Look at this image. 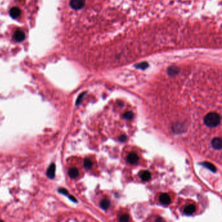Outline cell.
<instances>
[{
	"label": "cell",
	"instance_id": "cell-4",
	"mask_svg": "<svg viewBox=\"0 0 222 222\" xmlns=\"http://www.w3.org/2000/svg\"><path fill=\"white\" fill-rule=\"evenodd\" d=\"M14 39L16 42H22L23 41L25 38V35L24 32L21 30H17L16 32L14 33Z\"/></svg>",
	"mask_w": 222,
	"mask_h": 222
},
{
	"label": "cell",
	"instance_id": "cell-2",
	"mask_svg": "<svg viewBox=\"0 0 222 222\" xmlns=\"http://www.w3.org/2000/svg\"><path fill=\"white\" fill-rule=\"evenodd\" d=\"M85 4V0H70V7L75 10H79L83 8Z\"/></svg>",
	"mask_w": 222,
	"mask_h": 222
},
{
	"label": "cell",
	"instance_id": "cell-9",
	"mask_svg": "<svg viewBox=\"0 0 222 222\" xmlns=\"http://www.w3.org/2000/svg\"><path fill=\"white\" fill-rule=\"evenodd\" d=\"M195 207L193 205V204H190V205H188L187 207H185V209L184 210V212L185 214H186L188 216L192 215L195 212Z\"/></svg>",
	"mask_w": 222,
	"mask_h": 222
},
{
	"label": "cell",
	"instance_id": "cell-12",
	"mask_svg": "<svg viewBox=\"0 0 222 222\" xmlns=\"http://www.w3.org/2000/svg\"><path fill=\"white\" fill-rule=\"evenodd\" d=\"M110 204L111 203L109 200H107V199H104V200H102L100 202V207L102 209L106 210L110 207Z\"/></svg>",
	"mask_w": 222,
	"mask_h": 222
},
{
	"label": "cell",
	"instance_id": "cell-18",
	"mask_svg": "<svg viewBox=\"0 0 222 222\" xmlns=\"http://www.w3.org/2000/svg\"><path fill=\"white\" fill-rule=\"evenodd\" d=\"M123 117L125 119H127V120H131V119L133 118V114L132 112H126V113H124Z\"/></svg>",
	"mask_w": 222,
	"mask_h": 222
},
{
	"label": "cell",
	"instance_id": "cell-6",
	"mask_svg": "<svg viewBox=\"0 0 222 222\" xmlns=\"http://www.w3.org/2000/svg\"><path fill=\"white\" fill-rule=\"evenodd\" d=\"M139 158L138 155L134 152L130 153L127 156V161L131 164H135L138 162Z\"/></svg>",
	"mask_w": 222,
	"mask_h": 222
},
{
	"label": "cell",
	"instance_id": "cell-10",
	"mask_svg": "<svg viewBox=\"0 0 222 222\" xmlns=\"http://www.w3.org/2000/svg\"><path fill=\"white\" fill-rule=\"evenodd\" d=\"M69 175L70 178H76L79 175V171L76 167H72L69 171Z\"/></svg>",
	"mask_w": 222,
	"mask_h": 222
},
{
	"label": "cell",
	"instance_id": "cell-1",
	"mask_svg": "<svg viewBox=\"0 0 222 222\" xmlns=\"http://www.w3.org/2000/svg\"><path fill=\"white\" fill-rule=\"evenodd\" d=\"M204 121L207 126L211 128L216 127L220 123L221 117L220 115L217 113H209L206 115Z\"/></svg>",
	"mask_w": 222,
	"mask_h": 222
},
{
	"label": "cell",
	"instance_id": "cell-17",
	"mask_svg": "<svg viewBox=\"0 0 222 222\" xmlns=\"http://www.w3.org/2000/svg\"><path fill=\"white\" fill-rule=\"evenodd\" d=\"M85 93H81L79 95V96L78 97V98H77L76 102V106H78V105L81 104V102H82V100H83L84 96H85Z\"/></svg>",
	"mask_w": 222,
	"mask_h": 222
},
{
	"label": "cell",
	"instance_id": "cell-20",
	"mask_svg": "<svg viewBox=\"0 0 222 222\" xmlns=\"http://www.w3.org/2000/svg\"><path fill=\"white\" fill-rule=\"evenodd\" d=\"M129 216L128 214H124L123 216H121L120 219H119V221H123V222H124V221H128L129 220Z\"/></svg>",
	"mask_w": 222,
	"mask_h": 222
},
{
	"label": "cell",
	"instance_id": "cell-21",
	"mask_svg": "<svg viewBox=\"0 0 222 222\" xmlns=\"http://www.w3.org/2000/svg\"><path fill=\"white\" fill-rule=\"evenodd\" d=\"M119 140H120L121 141L123 142V141H125L126 140V136L125 135H122L120 138H119Z\"/></svg>",
	"mask_w": 222,
	"mask_h": 222
},
{
	"label": "cell",
	"instance_id": "cell-7",
	"mask_svg": "<svg viewBox=\"0 0 222 222\" xmlns=\"http://www.w3.org/2000/svg\"><path fill=\"white\" fill-rule=\"evenodd\" d=\"M160 201L162 204H165V205H167L171 203V198L170 196L167 194V193H162V194L160 196Z\"/></svg>",
	"mask_w": 222,
	"mask_h": 222
},
{
	"label": "cell",
	"instance_id": "cell-16",
	"mask_svg": "<svg viewBox=\"0 0 222 222\" xmlns=\"http://www.w3.org/2000/svg\"><path fill=\"white\" fill-rule=\"evenodd\" d=\"M148 66H149V65H148L147 63H139L138 65H136V67L137 68V69H147V68L148 67Z\"/></svg>",
	"mask_w": 222,
	"mask_h": 222
},
{
	"label": "cell",
	"instance_id": "cell-13",
	"mask_svg": "<svg viewBox=\"0 0 222 222\" xmlns=\"http://www.w3.org/2000/svg\"><path fill=\"white\" fill-rule=\"evenodd\" d=\"M180 70L178 69V68L176 67H171L168 69V74L171 76H175L179 72Z\"/></svg>",
	"mask_w": 222,
	"mask_h": 222
},
{
	"label": "cell",
	"instance_id": "cell-14",
	"mask_svg": "<svg viewBox=\"0 0 222 222\" xmlns=\"http://www.w3.org/2000/svg\"><path fill=\"white\" fill-rule=\"evenodd\" d=\"M84 166L85 169L89 170L93 166V162L91 161L88 158H85L84 162Z\"/></svg>",
	"mask_w": 222,
	"mask_h": 222
},
{
	"label": "cell",
	"instance_id": "cell-5",
	"mask_svg": "<svg viewBox=\"0 0 222 222\" xmlns=\"http://www.w3.org/2000/svg\"><path fill=\"white\" fill-rule=\"evenodd\" d=\"M212 147L216 150H221L222 147V141L220 138H215L211 142Z\"/></svg>",
	"mask_w": 222,
	"mask_h": 222
},
{
	"label": "cell",
	"instance_id": "cell-3",
	"mask_svg": "<svg viewBox=\"0 0 222 222\" xmlns=\"http://www.w3.org/2000/svg\"><path fill=\"white\" fill-rule=\"evenodd\" d=\"M56 167L54 163L51 164L46 171V175L50 179H53L56 176Z\"/></svg>",
	"mask_w": 222,
	"mask_h": 222
},
{
	"label": "cell",
	"instance_id": "cell-19",
	"mask_svg": "<svg viewBox=\"0 0 222 222\" xmlns=\"http://www.w3.org/2000/svg\"><path fill=\"white\" fill-rule=\"evenodd\" d=\"M58 192L61 193V194L63 195H67V196H69V192L67 191V190H66L65 188H60L58 189Z\"/></svg>",
	"mask_w": 222,
	"mask_h": 222
},
{
	"label": "cell",
	"instance_id": "cell-15",
	"mask_svg": "<svg viewBox=\"0 0 222 222\" xmlns=\"http://www.w3.org/2000/svg\"><path fill=\"white\" fill-rule=\"evenodd\" d=\"M202 165L204 166V167H206L207 168L210 169V171H212V172H216V167L213 164L209 163V162H203V163H202Z\"/></svg>",
	"mask_w": 222,
	"mask_h": 222
},
{
	"label": "cell",
	"instance_id": "cell-11",
	"mask_svg": "<svg viewBox=\"0 0 222 222\" xmlns=\"http://www.w3.org/2000/svg\"><path fill=\"white\" fill-rule=\"evenodd\" d=\"M140 176L142 180L144 181H147L150 180V178H151V174L148 171H143L141 173Z\"/></svg>",
	"mask_w": 222,
	"mask_h": 222
},
{
	"label": "cell",
	"instance_id": "cell-8",
	"mask_svg": "<svg viewBox=\"0 0 222 222\" xmlns=\"http://www.w3.org/2000/svg\"><path fill=\"white\" fill-rule=\"evenodd\" d=\"M21 15V10L18 7H13L10 11V16L13 18H16Z\"/></svg>",
	"mask_w": 222,
	"mask_h": 222
}]
</instances>
